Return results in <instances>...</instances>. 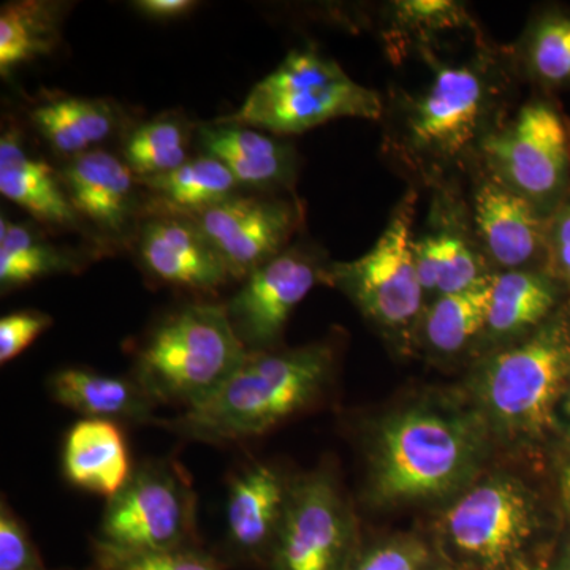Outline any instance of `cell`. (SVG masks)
<instances>
[{
    "instance_id": "24",
    "label": "cell",
    "mask_w": 570,
    "mask_h": 570,
    "mask_svg": "<svg viewBox=\"0 0 570 570\" xmlns=\"http://www.w3.org/2000/svg\"><path fill=\"white\" fill-rule=\"evenodd\" d=\"M494 275L459 294L436 296L420 318L423 340L442 355L459 354L485 333Z\"/></svg>"
},
{
    "instance_id": "17",
    "label": "cell",
    "mask_w": 570,
    "mask_h": 570,
    "mask_svg": "<svg viewBox=\"0 0 570 570\" xmlns=\"http://www.w3.org/2000/svg\"><path fill=\"white\" fill-rule=\"evenodd\" d=\"M288 493L283 478L269 466L246 469L232 483L227 501L228 542L245 557H258L275 546Z\"/></svg>"
},
{
    "instance_id": "26",
    "label": "cell",
    "mask_w": 570,
    "mask_h": 570,
    "mask_svg": "<svg viewBox=\"0 0 570 570\" xmlns=\"http://www.w3.org/2000/svg\"><path fill=\"white\" fill-rule=\"evenodd\" d=\"M151 189L171 214L194 216L234 197L238 181L219 159L213 156L187 160L170 174L137 178Z\"/></svg>"
},
{
    "instance_id": "19",
    "label": "cell",
    "mask_w": 570,
    "mask_h": 570,
    "mask_svg": "<svg viewBox=\"0 0 570 570\" xmlns=\"http://www.w3.org/2000/svg\"><path fill=\"white\" fill-rule=\"evenodd\" d=\"M63 471L82 490L116 497L132 475L122 431L110 420L78 422L63 448Z\"/></svg>"
},
{
    "instance_id": "16",
    "label": "cell",
    "mask_w": 570,
    "mask_h": 570,
    "mask_svg": "<svg viewBox=\"0 0 570 570\" xmlns=\"http://www.w3.org/2000/svg\"><path fill=\"white\" fill-rule=\"evenodd\" d=\"M59 175L78 216L105 234H124L135 212L137 176L129 165L102 149H91L73 157Z\"/></svg>"
},
{
    "instance_id": "9",
    "label": "cell",
    "mask_w": 570,
    "mask_h": 570,
    "mask_svg": "<svg viewBox=\"0 0 570 570\" xmlns=\"http://www.w3.org/2000/svg\"><path fill=\"white\" fill-rule=\"evenodd\" d=\"M538 528L535 509L517 480L494 478L464 493L445 513L444 534L468 564L498 570L515 564Z\"/></svg>"
},
{
    "instance_id": "13",
    "label": "cell",
    "mask_w": 570,
    "mask_h": 570,
    "mask_svg": "<svg viewBox=\"0 0 570 570\" xmlns=\"http://www.w3.org/2000/svg\"><path fill=\"white\" fill-rule=\"evenodd\" d=\"M325 276L326 268L298 246L285 249L250 273L227 306L236 335L246 348L261 352L272 347L295 307Z\"/></svg>"
},
{
    "instance_id": "31",
    "label": "cell",
    "mask_w": 570,
    "mask_h": 570,
    "mask_svg": "<svg viewBox=\"0 0 570 570\" xmlns=\"http://www.w3.org/2000/svg\"><path fill=\"white\" fill-rule=\"evenodd\" d=\"M392 11L396 28L415 33L426 45L433 33L472 26L464 7L449 0H403L393 2Z\"/></svg>"
},
{
    "instance_id": "12",
    "label": "cell",
    "mask_w": 570,
    "mask_h": 570,
    "mask_svg": "<svg viewBox=\"0 0 570 570\" xmlns=\"http://www.w3.org/2000/svg\"><path fill=\"white\" fill-rule=\"evenodd\" d=\"M220 255L228 275L246 279L283 254L299 224V208L265 197H230L189 216Z\"/></svg>"
},
{
    "instance_id": "15",
    "label": "cell",
    "mask_w": 570,
    "mask_h": 570,
    "mask_svg": "<svg viewBox=\"0 0 570 570\" xmlns=\"http://www.w3.org/2000/svg\"><path fill=\"white\" fill-rule=\"evenodd\" d=\"M140 255L154 276L181 287L212 291L230 277L202 228L178 214H160L142 225Z\"/></svg>"
},
{
    "instance_id": "22",
    "label": "cell",
    "mask_w": 570,
    "mask_h": 570,
    "mask_svg": "<svg viewBox=\"0 0 570 570\" xmlns=\"http://www.w3.org/2000/svg\"><path fill=\"white\" fill-rule=\"evenodd\" d=\"M202 142L208 156L219 159L239 184L276 186L294 178L291 149L257 130L220 124L202 130Z\"/></svg>"
},
{
    "instance_id": "34",
    "label": "cell",
    "mask_w": 570,
    "mask_h": 570,
    "mask_svg": "<svg viewBox=\"0 0 570 570\" xmlns=\"http://www.w3.org/2000/svg\"><path fill=\"white\" fill-rule=\"evenodd\" d=\"M0 570H47L28 531L6 502L0 510Z\"/></svg>"
},
{
    "instance_id": "27",
    "label": "cell",
    "mask_w": 570,
    "mask_h": 570,
    "mask_svg": "<svg viewBox=\"0 0 570 570\" xmlns=\"http://www.w3.org/2000/svg\"><path fill=\"white\" fill-rule=\"evenodd\" d=\"M59 6L21 0L0 11V73L9 77L18 67L50 55L58 45Z\"/></svg>"
},
{
    "instance_id": "35",
    "label": "cell",
    "mask_w": 570,
    "mask_h": 570,
    "mask_svg": "<svg viewBox=\"0 0 570 570\" xmlns=\"http://www.w3.org/2000/svg\"><path fill=\"white\" fill-rule=\"evenodd\" d=\"M52 324L39 311H18L0 321V362L6 365L22 354Z\"/></svg>"
},
{
    "instance_id": "40",
    "label": "cell",
    "mask_w": 570,
    "mask_h": 570,
    "mask_svg": "<svg viewBox=\"0 0 570 570\" xmlns=\"http://www.w3.org/2000/svg\"><path fill=\"white\" fill-rule=\"evenodd\" d=\"M560 570H570V543L568 549H566L564 554H562Z\"/></svg>"
},
{
    "instance_id": "11",
    "label": "cell",
    "mask_w": 570,
    "mask_h": 570,
    "mask_svg": "<svg viewBox=\"0 0 570 570\" xmlns=\"http://www.w3.org/2000/svg\"><path fill=\"white\" fill-rule=\"evenodd\" d=\"M351 523L325 478L307 479L288 493L275 546V570H347Z\"/></svg>"
},
{
    "instance_id": "1",
    "label": "cell",
    "mask_w": 570,
    "mask_h": 570,
    "mask_svg": "<svg viewBox=\"0 0 570 570\" xmlns=\"http://www.w3.org/2000/svg\"><path fill=\"white\" fill-rule=\"evenodd\" d=\"M422 55L430 81L395 96L384 151L415 184L442 189L469 165H480L483 142L508 121L512 71L491 50L464 62L439 61L428 48Z\"/></svg>"
},
{
    "instance_id": "20",
    "label": "cell",
    "mask_w": 570,
    "mask_h": 570,
    "mask_svg": "<svg viewBox=\"0 0 570 570\" xmlns=\"http://www.w3.org/2000/svg\"><path fill=\"white\" fill-rule=\"evenodd\" d=\"M471 235L453 219H438L430 232L415 236V265L425 294H459L491 275L478 238Z\"/></svg>"
},
{
    "instance_id": "28",
    "label": "cell",
    "mask_w": 570,
    "mask_h": 570,
    "mask_svg": "<svg viewBox=\"0 0 570 570\" xmlns=\"http://www.w3.org/2000/svg\"><path fill=\"white\" fill-rule=\"evenodd\" d=\"M71 261L58 247L45 242L28 225L0 220V285L3 291L22 287L66 272Z\"/></svg>"
},
{
    "instance_id": "4",
    "label": "cell",
    "mask_w": 570,
    "mask_h": 570,
    "mask_svg": "<svg viewBox=\"0 0 570 570\" xmlns=\"http://www.w3.org/2000/svg\"><path fill=\"white\" fill-rule=\"evenodd\" d=\"M249 354L236 335L227 307H184L163 322L141 348L137 381L154 401L205 403Z\"/></svg>"
},
{
    "instance_id": "39",
    "label": "cell",
    "mask_w": 570,
    "mask_h": 570,
    "mask_svg": "<svg viewBox=\"0 0 570 570\" xmlns=\"http://www.w3.org/2000/svg\"><path fill=\"white\" fill-rule=\"evenodd\" d=\"M561 493L562 499H564V504L570 509V464L564 469V472H562Z\"/></svg>"
},
{
    "instance_id": "42",
    "label": "cell",
    "mask_w": 570,
    "mask_h": 570,
    "mask_svg": "<svg viewBox=\"0 0 570 570\" xmlns=\"http://www.w3.org/2000/svg\"><path fill=\"white\" fill-rule=\"evenodd\" d=\"M434 570H460V569H453V568H436Z\"/></svg>"
},
{
    "instance_id": "14",
    "label": "cell",
    "mask_w": 570,
    "mask_h": 570,
    "mask_svg": "<svg viewBox=\"0 0 570 570\" xmlns=\"http://www.w3.org/2000/svg\"><path fill=\"white\" fill-rule=\"evenodd\" d=\"M480 167V165H479ZM472 194V224L480 249L502 272L546 262L550 216L483 170Z\"/></svg>"
},
{
    "instance_id": "29",
    "label": "cell",
    "mask_w": 570,
    "mask_h": 570,
    "mask_svg": "<svg viewBox=\"0 0 570 570\" xmlns=\"http://www.w3.org/2000/svg\"><path fill=\"white\" fill-rule=\"evenodd\" d=\"M124 157L137 178L170 174L190 160L189 132L178 119H154L134 130Z\"/></svg>"
},
{
    "instance_id": "2",
    "label": "cell",
    "mask_w": 570,
    "mask_h": 570,
    "mask_svg": "<svg viewBox=\"0 0 570 570\" xmlns=\"http://www.w3.org/2000/svg\"><path fill=\"white\" fill-rule=\"evenodd\" d=\"M332 367L325 346L249 352L234 376L205 403L186 409L171 425L206 442L242 441L264 434L309 404Z\"/></svg>"
},
{
    "instance_id": "10",
    "label": "cell",
    "mask_w": 570,
    "mask_h": 570,
    "mask_svg": "<svg viewBox=\"0 0 570 570\" xmlns=\"http://www.w3.org/2000/svg\"><path fill=\"white\" fill-rule=\"evenodd\" d=\"M194 494L178 471L149 464L110 499L100 546L119 551L183 549L194 530Z\"/></svg>"
},
{
    "instance_id": "41",
    "label": "cell",
    "mask_w": 570,
    "mask_h": 570,
    "mask_svg": "<svg viewBox=\"0 0 570 570\" xmlns=\"http://www.w3.org/2000/svg\"><path fill=\"white\" fill-rule=\"evenodd\" d=\"M510 570H543L542 568H535V566L523 564V562H517Z\"/></svg>"
},
{
    "instance_id": "5",
    "label": "cell",
    "mask_w": 570,
    "mask_h": 570,
    "mask_svg": "<svg viewBox=\"0 0 570 570\" xmlns=\"http://www.w3.org/2000/svg\"><path fill=\"white\" fill-rule=\"evenodd\" d=\"M384 104L340 63L305 48L292 51L258 81L235 115L219 124L257 127L281 135L303 134L340 118L381 119Z\"/></svg>"
},
{
    "instance_id": "33",
    "label": "cell",
    "mask_w": 570,
    "mask_h": 570,
    "mask_svg": "<svg viewBox=\"0 0 570 570\" xmlns=\"http://www.w3.org/2000/svg\"><path fill=\"white\" fill-rule=\"evenodd\" d=\"M430 550L417 539H397L367 550L347 570H434Z\"/></svg>"
},
{
    "instance_id": "7",
    "label": "cell",
    "mask_w": 570,
    "mask_h": 570,
    "mask_svg": "<svg viewBox=\"0 0 570 570\" xmlns=\"http://www.w3.org/2000/svg\"><path fill=\"white\" fill-rule=\"evenodd\" d=\"M417 189L411 187L390 214L376 245L362 257L326 268L363 316L389 335L406 336L422 318L423 292L414 257Z\"/></svg>"
},
{
    "instance_id": "30",
    "label": "cell",
    "mask_w": 570,
    "mask_h": 570,
    "mask_svg": "<svg viewBox=\"0 0 570 570\" xmlns=\"http://www.w3.org/2000/svg\"><path fill=\"white\" fill-rule=\"evenodd\" d=\"M524 67L546 88L570 86V17L561 11L543 14L528 33Z\"/></svg>"
},
{
    "instance_id": "37",
    "label": "cell",
    "mask_w": 570,
    "mask_h": 570,
    "mask_svg": "<svg viewBox=\"0 0 570 570\" xmlns=\"http://www.w3.org/2000/svg\"><path fill=\"white\" fill-rule=\"evenodd\" d=\"M197 3L193 0H140L135 3L138 10L148 17L157 18V20H170V18H179L189 13L195 9Z\"/></svg>"
},
{
    "instance_id": "18",
    "label": "cell",
    "mask_w": 570,
    "mask_h": 570,
    "mask_svg": "<svg viewBox=\"0 0 570 570\" xmlns=\"http://www.w3.org/2000/svg\"><path fill=\"white\" fill-rule=\"evenodd\" d=\"M0 193L41 224L62 228L80 224L61 175L26 151L20 135L13 130H7L0 138Z\"/></svg>"
},
{
    "instance_id": "36",
    "label": "cell",
    "mask_w": 570,
    "mask_h": 570,
    "mask_svg": "<svg viewBox=\"0 0 570 570\" xmlns=\"http://www.w3.org/2000/svg\"><path fill=\"white\" fill-rule=\"evenodd\" d=\"M543 264L547 275L570 285V195L551 213Z\"/></svg>"
},
{
    "instance_id": "21",
    "label": "cell",
    "mask_w": 570,
    "mask_h": 570,
    "mask_svg": "<svg viewBox=\"0 0 570 570\" xmlns=\"http://www.w3.org/2000/svg\"><path fill=\"white\" fill-rule=\"evenodd\" d=\"M553 277L535 269H510L494 275L485 335L494 341L515 340L534 333L558 303Z\"/></svg>"
},
{
    "instance_id": "38",
    "label": "cell",
    "mask_w": 570,
    "mask_h": 570,
    "mask_svg": "<svg viewBox=\"0 0 570 570\" xmlns=\"http://www.w3.org/2000/svg\"><path fill=\"white\" fill-rule=\"evenodd\" d=\"M561 422L562 430H564V436L570 442V381L561 401Z\"/></svg>"
},
{
    "instance_id": "3",
    "label": "cell",
    "mask_w": 570,
    "mask_h": 570,
    "mask_svg": "<svg viewBox=\"0 0 570 570\" xmlns=\"http://www.w3.org/2000/svg\"><path fill=\"white\" fill-rule=\"evenodd\" d=\"M371 497L377 504L441 497L455 490L478 464V426L466 417L412 407L379 425Z\"/></svg>"
},
{
    "instance_id": "23",
    "label": "cell",
    "mask_w": 570,
    "mask_h": 570,
    "mask_svg": "<svg viewBox=\"0 0 570 570\" xmlns=\"http://www.w3.org/2000/svg\"><path fill=\"white\" fill-rule=\"evenodd\" d=\"M50 390L58 403L89 419L145 422L153 411L154 400L140 382L88 370L59 371L51 379Z\"/></svg>"
},
{
    "instance_id": "32",
    "label": "cell",
    "mask_w": 570,
    "mask_h": 570,
    "mask_svg": "<svg viewBox=\"0 0 570 570\" xmlns=\"http://www.w3.org/2000/svg\"><path fill=\"white\" fill-rule=\"evenodd\" d=\"M97 562L99 570H220L212 558L186 547L134 553L99 546Z\"/></svg>"
},
{
    "instance_id": "8",
    "label": "cell",
    "mask_w": 570,
    "mask_h": 570,
    "mask_svg": "<svg viewBox=\"0 0 570 570\" xmlns=\"http://www.w3.org/2000/svg\"><path fill=\"white\" fill-rule=\"evenodd\" d=\"M480 167L551 216L569 195L570 119L550 100L524 104L483 142Z\"/></svg>"
},
{
    "instance_id": "25",
    "label": "cell",
    "mask_w": 570,
    "mask_h": 570,
    "mask_svg": "<svg viewBox=\"0 0 570 570\" xmlns=\"http://www.w3.org/2000/svg\"><path fill=\"white\" fill-rule=\"evenodd\" d=\"M31 118L52 148L71 159L107 140L116 122L110 105L80 97H61L40 105Z\"/></svg>"
},
{
    "instance_id": "6",
    "label": "cell",
    "mask_w": 570,
    "mask_h": 570,
    "mask_svg": "<svg viewBox=\"0 0 570 570\" xmlns=\"http://www.w3.org/2000/svg\"><path fill=\"white\" fill-rule=\"evenodd\" d=\"M570 381V324L551 317L480 370L478 393L494 425L519 439L542 438L557 423Z\"/></svg>"
}]
</instances>
